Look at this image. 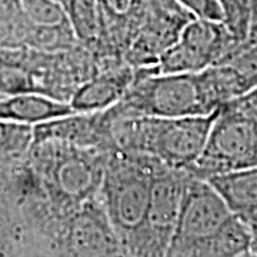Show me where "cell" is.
<instances>
[{"label": "cell", "mask_w": 257, "mask_h": 257, "mask_svg": "<svg viewBox=\"0 0 257 257\" xmlns=\"http://www.w3.org/2000/svg\"><path fill=\"white\" fill-rule=\"evenodd\" d=\"M153 176L143 163L117 157L109 162L101 179L109 221L119 241L135 250L146 223Z\"/></svg>", "instance_id": "4"}, {"label": "cell", "mask_w": 257, "mask_h": 257, "mask_svg": "<svg viewBox=\"0 0 257 257\" xmlns=\"http://www.w3.org/2000/svg\"><path fill=\"white\" fill-rule=\"evenodd\" d=\"M74 37L83 45H99L100 28L96 0H70L63 6Z\"/></svg>", "instance_id": "14"}, {"label": "cell", "mask_w": 257, "mask_h": 257, "mask_svg": "<svg viewBox=\"0 0 257 257\" xmlns=\"http://www.w3.org/2000/svg\"><path fill=\"white\" fill-rule=\"evenodd\" d=\"M116 116L186 117L207 116L220 109L204 70L196 73H145L135 79L121 100L110 107Z\"/></svg>", "instance_id": "2"}, {"label": "cell", "mask_w": 257, "mask_h": 257, "mask_svg": "<svg viewBox=\"0 0 257 257\" xmlns=\"http://www.w3.org/2000/svg\"><path fill=\"white\" fill-rule=\"evenodd\" d=\"M257 36V0H250V37Z\"/></svg>", "instance_id": "20"}, {"label": "cell", "mask_w": 257, "mask_h": 257, "mask_svg": "<svg viewBox=\"0 0 257 257\" xmlns=\"http://www.w3.org/2000/svg\"><path fill=\"white\" fill-rule=\"evenodd\" d=\"M194 18L223 22V12L217 0H176Z\"/></svg>", "instance_id": "18"}, {"label": "cell", "mask_w": 257, "mask_h": 257, "mask_svg": "<svg viewBox=\"0 0 257 257\" xmlns=\"http://www.w3.org/2000/svg\"><path fill=\"white\" fill-rule=\"evenodd\" d=\"M216 113L186 117L116 116L109 109V124L123 150L169 169L189 170L203 153Z\"/></svg>", "instance_id": "1"}, {"label": "cell", "mask_w": 257, "mask_h": 257, "mask_svg": "<svg viewBox=\"0 0 257 257\" xmlns=\"http://www.w3.org/2000/svg\"><path fill=\"white\" fill-rule=\"evenodd\" d=\"M133 79L135 69L132 66L104 72L92 80L83 83L74 92L69 104L74 113L83 114L107 110L121 100Z\"/></svg>", "instance_id": "10"}, {"label": "cell", "mask_w": 257, "mask_h": 257, "mask_svg": "<svg viewBox=\"0 0 257 257\" xmlns=\"http://www.w3.org/2000/svg\"><path fill=\"white\" fill-rule=\"evenodd\" d=\"M247 221L250 237H251V246H250V256H257V214L244 217Z\"/></svg>", "instance_id": "19"}, {"label": "cell", "mask_w": 257, "mask_h": 257, "mask_svg": "<svg viewBox=\"0 0 257 257\" xmlns=\"http://www.w3.org/2000/svg\"><path fill=\"white\" fill-rule=\"evenodd\" d=\"M234 214H257V166L206 177Z\"/></svg>", "instance_id": "12"}, {"label": "cell", "mask_w": 257, "mask_h": 257, "mask_svg": "<svg viewBox=\"0 0 257 257\" xmlns=\"http://www.w3.org/2000/svg\"><path fill=\"white\" fill-rule=\"evenodd\" d=\"M186 179L172 172L155 173L146 223L142 231L138 250L146 254H166L173 234Z\"/></svg>", "instance_id": "8"}, {"label": "cell", "mask_w": 257, "mask_h": 257, "mask_svg": "<svg viewBox=\"0 0 257 257\" xmlns=\"http://www.w3.org/2000/svg\"><path fill=\"white\" fill-rule=\"evenodd\" d=\"M33 127L0 120V157L19 153L32 143Z\"/></svg>", "instance_id": "17"}, {"label": "cell", "mask_w": 257, "mask_h": 257, "mask_svg": "<svg viewBox=\"0 0 257 257\" xmlns=\"http://www.w3.org/2000/svg\"><path fill=\"white\" fill-rule=\"evenodd\" d=\"M257 166V114L241 97L223 104L197 162L189 169L199 177Z\"/></svg>", "instance_id": "3"}, {"label": "cell", "mask_w": 257, "mask_h": 257, "mask_svg": "<svg viewBox=\"0 0 257 257\" xmlns=\"http://www.w3.org/2000/svg\"><path fill=\"white\" fill-rule=\"evenodd\" d=\"M99 15V45L110 53L124 55L136 26L143 0H96Z\"/></svg>", "instance_id": "11"}, {"label": "cell", "mask_w": 257, "mask_h": 257, "mask_svg": "<svg viewBox=\"0 0 257 257\" xmlns=\"http://www.w3.org/2000/svg\"><path fill=\"white\" fill-rule=\"evenodd\" d=\"M251 237L247 221L239 214H231L203 248L202 256H250Z\"/></svg>", "instance_id": "13"}, {"label": "cell", "mask_w": 257, "mask_h": 257, "mask_svg": "<svg viewBox=\"0 0 257 257\" xmlns=\"http://www.w3.org/2000/svg\"><path fill=\"white\" fill-rule=\"evenodd\" d=\"M193 19L192 13L176 0H143L133 35L123 55L124 60L133 69L152 67Z\"/></svg>", "instance_id": "7"}, {"label": "cell", "mask_w": 257, "mask_h": 257, "mask_svg": "<svg viewBox=\"0 0 257 257\" xmlns=\"http://www.w3.org/2000/svg\"><path fill=\"white\" fill-rule=\"evenodd\" d=\"M57 167L56 177L62 190L70 193V196L84 197L94 187L96 170L83 157H70Z\"/></svg>", "instance_id": "15"}, {"label": "cell", "mask_w": 257, "mask_h": 257, "mask_svg": "<svg viewBox=\"0 0 257 257\" xmlns=\"http://www.w3.org/2000/svg\"><path fill=\"white\" fill-rule=\"evenodd\" d=\"M239 42L219 20L194 18L182 30L179 39L160 55L145 73H196L220 62Z\"/></svg>", "instance_id": "6"}, {"label": "cell", "mask_w": 257, "mask_h": 257, "mask_svg": "<svg viewBox=\"0 0 257 257\" xmlns=\"http://www.w3.org/2000/svg\"><path fill=\"white\" fill-rule=\"evenodd\" d=\"M241 99H243V101H244L248 107L257 114V86L256 87H253V89H251L250 92L246 93V94H243Z\"/></svg>", "instance_id": "21"}, {"label": "cell", "mask_w": 257, "mask_h": 257, "mask_svg": "<svg viewBox=\"0 0 257 257\" xmlns=\"http://www.w3.org/2000/svg\"><path fill=\"white\" fill-rule=\"evenodd\" d=\"M56 2H57L59 5H62V8H63L64 5H67V3H69L70 0H56Z\"/></svg>", "instance_id": "22"}, {"label": "cell", "mask_w": 257, "mask_h": 257, "mask_svg": "<svg viewBox=\"0 0 257 257\" xmlns=\"http://www.w3.org/2000/svg\"><path fill=\"white\" fill-rule=\"evenodd\" d=\"M223 12V23L239 42L250 37V0H217Z\"/></svg>", "instance_id": "16"}, {"label": "cell", "mask_w": 257, "mask_h": 257, "mask_svg": "<svg viewBox=\"0 0 257 257\" xmlns=\"http://www.w3.org/2000/svg\"><path fill=\"white\" fill-rule=\"evenodd\" d=\"M76 114L72 106L39 92L9 93L0 97V120L26 126H36L46 121Z\"/></svg>", "instance_id": "9"}, {"label": "cell", "mask_w": 257, "mask_h": 257, "mask_svg": "<svg viewBox=\"0 0 257 257\" xmlns=\"http://www.w3.org/2000/svg\"><path fill=\"white\" fill-rule=\"evenodd\" d=\"M231 214L219 192L206 179L190 173L166 256H202L206 243Z\"/></svg>", "instance_id": "5"}]
</instances>
